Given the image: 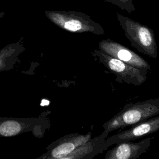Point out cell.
I'll return each instance as SVG.
<instances>
[{
	"label": "cell",
	"mask_w": 159,
	"mask_h": 159,
	"mask_svg": "<svg viewBox=\"0 0 159 159\" xmlns=\"http://www.w3.org/2000/svg\"><path fill=\"white\" fill-rule=\"evenodd\" d=\"M98 46L99 50H102L111 57L139 68L151 70L149 63L144 58L116 41L110 39L102 40L99 42Z\"/></svg>",
	"instance_id": "obj_8"
},
{
	"label": "cell",
	"mask_w": 159,
	"mask_h": 159,
	"mask_svg": "<svg viewBox=\"0 0 159 159\" xmlns=\"http://www.w3.org/2000/svg\"><path fill=\"white\" fill-rule=\"evenodd\" d=\"M49 110L37 117H0V137H12L30 132L35 137L43 138L51 127Z\"/></svg>",
	"instance_id": "obj_2"
},
{
	"label": "cell",
	"mask_w": 159,
	"mask_h": 159,
	"mask_svg": "<svg viewBox=\"0 0 159 159\" xmlns=\"http://www.w3.org/2000/svg\"><path fill=\"white\" fill-rule=\"evenodd\" d=\"M159 114V98L129 103L111 119L104 122L102 132L109 135L112 131L134 125Z\"/></svg>",
	"instance_id": "obj_1"
},
{
	"label": "cell",
	"mask_w": 159,
	"mask_h": 159,
	"mask_svg": "<svg viewBox=\"0 0 159 159\" xmlns=\"http://www.w3.org/2000/svg\"><path fill=\"white\" fill-rule=\"evenodd\" d=\"M23 39L0 49V72L11 70L20 62L19 57L25 50Z\"/></svg>",
	"instance_id": "obj_11"
},
{
	"label": "cell",
	"mask_w": 159,
	"mask_h": 159,
	"mask_svg": "<svg viewBox=\"0 0 159 159\" xmlns=\"http://www.w3.org/2000/svg\"><path fill=\"white\" fill-rule=\"evenodd\" d=\"M45 16L58 27L71 32H91L103 35V29L87 17H80L71 12L45 11Z\"/></svg>",
	"instance_id": "obj_5"
},
{
	"label": "cell",
	"mask_w": 159,
	"mask_h": 159,
	"mask_svg": "<svg viewBox=\"0 0 159 159\" xmlns=\"http://www.w3.org/2000/svg\"><path fill=\"white\" fill-rule=\"evenodd\" d=\"M5 16V12L0 11V19H2Z\"/></svg>",
	"instance_id": "obj_12"
},
{
	"label": "cell",
	"mask_w": 159,
	"mask_h": 159,
	"mask_svg": "<svg viewBox=\"0 0 159 159\" xmlns=\"http://www.w3.org/2000/svg\"><path fill=\"white\" fill-rule=\"evenodd\" d=\"M91 136V131L85 134L77 132L65 135L49 144L46 147L47 151L37 159H64L77 147L92 138Z\"/></svg>",
	"instance_id": "obj_6"
},
{
	"label": "cell",
	"mask_w": 159,
	"mask_h": 159,
	"mask_svg": "<svg viewBox=\"0 0 159 159\" xmlns=\"http://www.w3.org/2000/svg\"><path fill=\"white\" fill-rule=\"evenodd\" d=\"M95 60L103 65L115 76L118 83L140 86L147 78L148 71L145 68H139L120 60L109 56L101 50H94L91 52Z\"/></svg>",
	"instance_id": "obj_3"
},
{
	"label": "cell",
	"mask_w": 159,
	"mask_h": 159,
	"mask_svg": "<svg viewBox=\"0 0 159 159\" xmlns=\"http://www.w3.org/2000/svg\"><path fill=\"white\" fill-rule=\"evenodd\" d=\"M152 138L148 137L137 142H124L116 144L104 155L105 159H137L147 152Z\"/></svg>",
	"instance_id": "obj_9"
},
{
	"label": "cell",
	"mask_w": 159,
	"mask_h": 159,
	"mask_svg": "<svg viewBox=\"0 0 159 159\" xmlns=\"http://www.w3.org/2000/svg\"><path fill=\"white\" fill-rule=\"evenodd\" d=\"M119 20L131 45L142 54L156 58L158 50L153 31L145 25L124 17H119Z\"/></svg>",
	"instance_id": "obj_4"
},
{
	"label": "cell",
	"mask_w": 159,
	"mask_h": 159,
	"mask_svg": "<svg viewBox=\"0 0 159 159\" xmlns=\"http://www.w3.org/2000/svg\"><path fill=\"white\" fill-rule=\"evenodd\" d=\"M159 130V116H155L134 125L131 128L122 130L105 139L106 144L110 146L124 142L132 141Z\"/></svg>",
	"instance_id": "obj_7"
},
{
	"label": "cell",
	"mask_w": 159,
	"mask_h": 159,
	"mask_svg": "<svg viewBox=\"0 0 159 159\" xmlns=\"http://www.w3.org/2000/svg\"><path fill=\"white\" fill-rule=\"evenodd\" d=\"M108 135L102 132L100 135L91 138L84 143L77 147L66 155L64 159H92L102 153L109 147L105 143Z\"/></svg>",
	"instance_id": "obj_10"
}]
</instances>
